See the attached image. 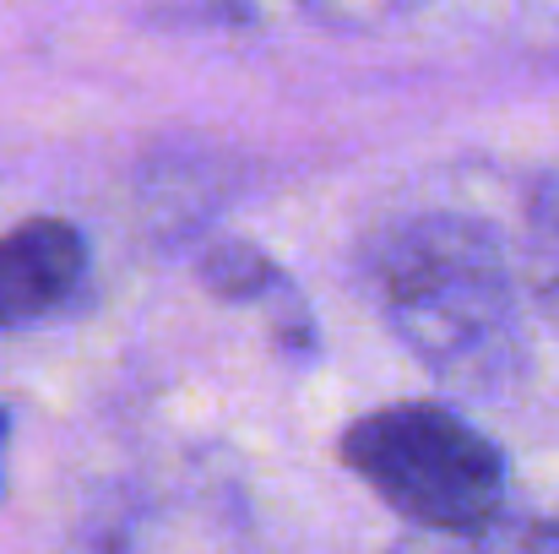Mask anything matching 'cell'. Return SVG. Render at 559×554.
Masks as SVG:
<instances>
[{
    "instance_id": "obj_1",
    "label": "cell",
    "mask_w": 559,
    "mask_h": 554,
    "mask_svg": "<svg viewBox=\"0 0 559 554\" xmlns=\"http://www.w3.org/2000/svg\"><path fill=\"white\" fill-rule=\"evenodd\" d=\"M343 462L418 533H478L500 522V451L440 402H391L343 429Z\"/></svg>"
},
{
    "instance_id": "obj_2",
    "label": "cell",
    "mask_w": 559,
    "mask_h": 554,
    "mask_svg": "<svg viewBox=\"0 0 559 554\" xmlns=\"http://www.w3.org/2000/svg\"><path fill=\"white\" fill-rule=\"evenodd\" d=\"M380 305L391 327L445 375H478L489 349L506 338V283L495 272L489 239L462 223L396 228L380 256Z\"/></svg>"
},
{
    "instance_id": "obj_3",
    "label": "cell",
    "mask_w": 559,
    "mask_h": 554,
    "mask_svg": "<svg viewBox=\"0 0 559 554\" xmlns=\"http://www.w3.org/2000/svg\"><path fill=\"white\" fill-rule=\"evenodd\" d=\"M87 272L82 228L66 217H27L0 234V332H16L76 294Z\"/></svg>"
},
{
    "instance_id": "obj_4",
    "label": "cell",
    "mask_w": 559,
    "mask_h": 554,
    "mask_svg": "<svg viewBox=\"0 0 559 554\" xmlns=\"http://www.w3.org/2000/svg\"><path fill=\"white\" fill-rule=\"evenodd\" d=\"M391 554H559V528L489 522L478 533H413Z\"/></svg>"
},
{
    "instance_id": "obj_5",
    "label": "cell",
    "mask_w": 559,
    "mask_h": 554,
    "mask_svg": "<svg viewBox=\"0 0 559 554\" xmlns=\"http://www.w3.org/2000/svg\"><path fill=\"white\" fill-rule=\"evenodd\" d=\"M299 5H310L316 16L343 22V27H374V22H385V16L418 5V0H299Z\"/></svg>"
},
{
    "instance_id": "obj_6",
    "label": "cell",
    "mask_w": 559,
    "mask_h": 554,
    "mask_svg": "<svg viewBox=\"0 0 559 554\" xmlns=\"http://www.w3.org/2000/svg\"><path fill=\"white\" fill-rule=\"evenodd\" d=\"M0 440H5V413H0Z\"/></svg>"
}]
</instances>
